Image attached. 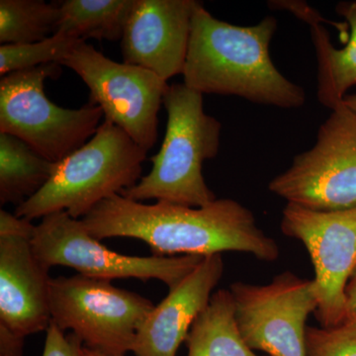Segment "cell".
<instances>
[{"instance_id":"1","label":"cell","mask_w":356,"mask_h":356,"mask_svg":"<svg viewBox=\"0 0 356 356\" xmlns=\"http://www.w3.org/2000/svg\"><path fill=\"white\" fill-rule=\"evenodd\" d=\"M81 222L97 240L137 238L158 257H206L238 252L264 261L280 257L277 243L257 226L252 211L233 199L187 207L161 201L138 202L117 194L98 204Z\"/></svg>"},{"instance_id":"2","label":"cell","mask_w":356,"mask_h":356,"mask_svg":"<svg viewBox=\"0 0 356 356\" xmlns=\"http://www.w3.org/2000/svg\"><path fill=\"white\" fill-rule=\"evenodd\" d=\"M276 28L273 16L247 27L229 24L200 2L192 18L184 83L201 95H235L285 109L303 106L305 90L288 81L269 55Z\"/></svg>"},{"instance_id":"3","label":"cell","mask_w":356,"mask_h":356,"mask_svg":"<svg viewBox=\"0 0 356 356\" xmlns=\"http://www.w3.org/2000/svg\"><path fill=\"white\" fill-rule=\"evenodd\" d=\"M168 112L165 139L152 156L151 172L121 193L131 200L154 199L187 207L216 200L203 177V163L219 153L222 125L204 110L203 95L184 83L170 86L163 98Z\"/></svg>"},{"instance_id":"4","label":"cell","mask_w":356,"mask_h":356,"mask_svg":"<svg viewBox=\"0 0 356 356\" xmlns=\"http://www.w3.org/2000/svg\"><path fill=\"white\" fill-rule=\"evenodd\" d=\"M147 151L111 122L104 120L83 147L56 163L43 188L17 206L24 219L65 211L81 220L102 201L140 181Z\"/></svg>"},{"instance_id":"5","label":"cell","mask_w":356,"mask_h":356,"mask_svg":"<svg viewBox=\"0 0 356 356\" xmlns=\"http://www.w3.org/2000/svg\"><path fill=\"white\" fill-rule=\"evenodd\" d=\"M60 74L62 65L48 64L11 72L0 81V133L22 140L54 163L88 142L104 116L90 102L79 109L51 102L44 92V81Z\"/></svg>"},{"instance_id":"6","label":"cell","mask_w":356,"mask_h":356,"mask_svg":"<svg viewBox=\"0 0 356 356\" xmlns=\"http://www.w3.org/2000/svg\"><path fill=\"white\" fill-rule=\"evenodd\" d=\"M154 305L137 293L81 274L51 278V321L70 330L83 346L109 355L132 351L140 324Z\"/></svg>"},{"instance_id":"7","label":"cell","mask_w":356,"mask_h":356,"mask_svg":"<svg viewBox=\"0 0 356 356\" xmlns=\"http://www.w3.org/2000/svg\"><path fill=\"white\" fill-rule=\"evenodd\" d=\"M32 245L35 254L46 268L65 266L95 280L136 278L156 280L177 286L203 261L197 255L181 257H130L109 250L93 238L81 220L65 211L42 218L35 227Z\"/></svg>"},{"instance_id":"8","label":"cell","mask_w":356,"mask_h":356,"mask_svg":"<svg viewBox=\"0 0 356 356\" xmlns=\"http://www.w3.org/2000/svg\"><path fill=\"white\" fill-rule=\"evenodd\" d=\"M269 191L302 207L318 211L356 206V113L343 102L318 129L315 146L297 154Z\"/></svg>"},{"instance_id":"9","label":"cell","mask_w":356,"mask_h":356,"mask_svg":"<svg viewBox=\"0 0 356 356\" xmlns=\"http://www.w3.org/2000/svg\"><path fill=\"white\" fill-rule=\"evenodd\" d=\"M81 77L91 104L102 109L105 120L128 134L143 149H153L159 137V111L170 88L151 70L114 62L81 42L60 63Z\"/></svg>"},{"instance_id":"10","label":"cell","mask_w":356,"mask_h":356,"mask_svg":"<svg viewBox=\"0 0 356 356\" xmlns=\"http://www.w3.org/2000/svg\"><path fill=\"white\" fill-rule=\"evenodd\" d=\"M238 332L248 348L269 356H307V320L317 312L314 280L286 271L266 285L232 283Z\"/></svg>"},{"instance_id":"11","label":"cell","mask_w":356,"mask_h":356,"mask_svg":"<svg viewBox=\"0 0 356 356\" xmlns=\"http://www.w3.org/2000/svg\"><path fill=\"white\" fill-rule=\"evenodd\" d=\"M281 231L305 245L315 270L318 309L322 327L343 324L346 288L356 269V206L318 211L287 203Z\"/></svg>"},{"instance_id":"12","label":"cell","mask_w":356,"mask_h":356,"mask_svg":"<svg viewBox=\"0 0 356 356\" xmlns=\"http://www.w3.org/2000/svg\"><path fill=\"white\" fill-rule=\"evenodd\" d=\"M35 225L0 211V323L22 337L51 324L49 269L32 245Z\"/></svg>"},{"instance_id":"13","label":"cell","mask_w":356,"mask_h":356,"mask_svg":"<svg viewBox=\"0 0 356 356\" xmlns=\"http://www.w3.org/2000/svg\"><path fill=\"white\" fill-rule=\"evenodd\" d=\"M196 0H134L121 39L124 63L168 81L182 74Z\"/></svg>"},{"instance_id":"14","label":"cell","mask_w":356,"mask_h":356,"mask_svg":"<svg viewBox=\"0 0 356 356\" xmlns=\"http://www.w3.org/2000/svg\"><path fill=\"white\" fill-rule=\"evenodd\" d=\"M224 273L222 254L203 261L170 293L140 324L134 341L135 356H175L192 325L209 304Z\"/></svg>"},{"instance_id":"15","label":"cell","mask_w":356,"mask_h":356,"mask_svg":"<svg viewBox=\"0 0 356 356\" xmlns=\"http://www.w3.org/2000/svg\"><path fill=\"white\" fill-rule=\"evenodd\" d=\"M271 8L286 9L305 21L311 27L312 39L318 58V99L325 107L334 110L343 102L348 89L356 86V1L337 4L339 15L350 28L348 43L343 49L334 48L329 33L320 25V14L299 1H271Z\"/></svg>"},{"instance_id":"16","label":"cell","mask_w":356,"mask_h":356,"mask_svg":"<svg viewBox=\"0 0 356 356\" xmlns=\"http://www.w3.org/2000/svg\"><path fill=\"white\" fill-rule=\"evenodd\" d=\"M187 356H259L238 332L229 290L213 293L209 304L192 325L185 339Z\"/></svg>"},{"instance_id":"17","label":"cell","mask_w":356,"mask_h":356,"mask_svg":"<svg viewBox=\"0 0 356 356\" xmlns=\"http://www.w3.org/2000/svg\"><path fill=\"white\" fill-rule=\"evenodd\" d=\"M55 165L22 140L0 133V204L17 207L33 197L49 181Z\"/></svg>"},{"instance_id":"18","label":"cell","mask_w":356,"mask_h":356,"mask_svg":"<svg viewBox=\"0 0 356 356\" xmlns=\"http://www.w3.org/2000/svg\"><path fill=\"white\" fill-rule=\"evenodd\" d=\"M134 0H65L60 2L56 34L81 40L118 41Z\"/></svg>"},{"instance_id":"19","label":"cell","mask_w":356,"mask_h":356,"mask_svg":"<svg viewBox=\"0 0 356 356\" xmlns=\"http://www.w3.org/2000/svg\"><path fill=\"white\" fill-rule=\"evenodd\" d=\"M60 3L43 0L0 1V43H36L56 34Z\"/></svg>"},{"instance_id":"20","label":"cell","mask_w":356,"mask_h":356,"mask_svg":"<svg viewBox=\"0 0 356 356\" xmlns=\"http://www.w3.org/2000/svg\"><path fill=\"white\" fill-rule=\"evenodd\" d=\"M81 40L55 34L36 43L1 44L0 74L1 77L11 72L33 69L40 65L58 64L81 43Z\"/></svg>"},{"instance_id":"21","label":"cell","mask_w":356,"mask_h":356,"mask_svg":"<svg viewBox=\"0 0 356 356\" xmlns=\"http://www.w3.org/2000/svg\"><path fill=\"white\" fill-rule=\"evenodd\" d=\"M307 356H356V332L343 327H307Z\"/></svg>"},{"instance_id":"22","label":"cell","mask_w":356,"mask_h":356,"mask_svg":"<svg viewBox=\"0 0 356 356\" xmlns=\"http://www.w3.org/2000/svg\"><path fill=\"white\" fill-rule=\"evenodd\" d=\"M83 343L76 334H65L53 321L46 331L42 356H83Z\"/></svg>"},{"instance_id":"23","label":"cell","mask_w":356,"mask_h":356,"mask_svg":"<svg viewBox=\"0 0 356 356\" xmlns=\"http://www.w3.org/2000/svg\"><path fill=\"white\" fill-rule=\"evenodd\" d=\"M25 337L11 331L3 323H0V356H24Z\"/></svg>"},{"instance_id":"24","label":"cell","mask_w":356,"mask_h":356,"mask_svg":"<svg viewBox=\"0 0 356 356\" xmlns=\"http://www.w3.org/2000/svg\"><path fill=\"white\" fill-rule=\"evenodd\" d=\"M339 327L356 332V269L346 285L343 321Z\"/></svg>"},{"instance_id":"25","label":"cell","mask_w":356,"mask_h":356,"mask_svg":"<svg viewBox=\"0 0 356 356\" xmlns=\"http://www.w3.org/2000/svg\"><path fill=\"white\" fill-rule=\"evenodd\" d=\"M343 102L346 107L356 113V95H346Z\"/></svg>"},{"instance_id":"26","label":"cell","mask_w":356,"mask_h":356,"mask_svg":"<svg viewBox=\"0 0 356 356\" xmlns=\"http://www.w3.org/2000/svg\"><path fill=\"white\" fill-rule=\"evenodd\" d=\"M83 356H125V355H104V353H98V351L89 350V348L83 346Z\"/></svg>"}]
</instances>
